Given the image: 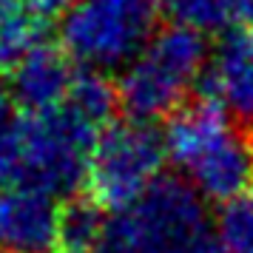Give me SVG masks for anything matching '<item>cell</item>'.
<instances>
[{
    "label": "cell",
    "instance_id": "1",
    "mask_svg": "<svg viewBox=\"0 0 253 253\" xmlns=\"http://www.w3.org/2000/svg\"><path fill=\"white\" fill-rule=\"evenodd\" d=\"M162 139L168 160L202 199L225 205L253 188V145L211 97L168 117Z\"/></svg>",
    "mask_w": 253,
    "mask_h": 253
},
{
    "label": "cell",
    "instance_id": "2",
    "mask_svg": "<svg viewBox=\"0 0 253 253\" xmlns=\"http://www.w3.org/2000/svg\"><path fill=\"white\" fill-rule=\"evenodd\" d=\"M208 63L205 35L168 26L154 35L137 60H131L117 85V97L131 120L151 123L182 108L185 94L202 77Z\"/></svg>",
    "mask_w": 253,
    "mask_h": 253
},
{
    "label": "cell",
    "instance_id": "3",
    "mask_svg": "<svg viewBox=\"0 0 253 253\" xmlns=\"http://www.w3.org/2000/svg\"><path fill=\"white\" fill-rule=\"evenodd\" d=\"M154 0H80L60 20V40L85 71L126 69L154 40Z\"/></svg>",
    "mask_w": 253,
    "mask_h": 253
},
{
    "label": "cell",
    "instance_id": "4",
    "mask_svg": "<svg viewBox=\"0 0 253 253\" xmlns=\"http://www.w3.org/2000/svg\"><path fill=\"white\" fill-rule=\"evenodd\" d=\"M100 134V128L85 123L69 105L46 114H29L17 185L37 188L48 196L77 191V185L88 179V162Z\"/></svg>",
    "mask_w": 253,
    "mask_h": 253
},
{
    "label": "cell",
    "instance_id": "5",
    "mask_svg": "<svg viewBox=\"0 0 253 253\" xmlns=\"http://www.w3.org/2000/svg\"><path fill=\"white\" fill-rule=\"evenodd\" d=\"M165 139L151 123L123 120L97 137L88 162V188L94 202L111 211H128L151 185L162 179Z\"/></svg>",
    "mask_w": 253,
    "mask_h": 253
},
{
    "label": "cell",
    "instance_id": "6",
    "mask_svg": "<svg viewBox=\"0 0 253 253\" xmlns=\"http://www.w3.org/2000/svg\"><path fill=\"white\" fill-rule=\"evenodd\" d=\"M139 253H208L205 202L182 179L162 176L126 211Z\"/></svg>",
    "mask_w": 253,
    "mask_h": 253
},
{
    "label": "cell",
    "instance_id": "7",
    "mask_svg": "<svg viewBox=\"0 0 253 253\" xmlns=\"http://www.w3.org/2000/svg\"><path fill=\"white\" fill-rule=\"evenodd\" d=\"M60 213L54 196L37 188H0V253H54Z\"/></svg>",
    "mask_w": 253,
    "mask_h": 253
},
{
    "label": "cell",
    "instance_id": "8",
    "mask_svg": "<svg viewBox=\"0 0 253 253\" xmlns=\"http://www.w3.org/2000/svg\"><path fill=\"white\" fill-rule=\"evenodd\" d=\"M208 97L228 114L253 120V35L230 32L213 51L208 69Z\"/></svg>",
    "mask_w": 253,
    "mask_h": 253
},
{
    "label": "cell",
    "instance_id": "9",
    "mask_svg": "<svg viewBox=\"0 0 253 253\" xmlns=\"http://www.w3.org/2000/svg\"><path fill=\"white\" fill-rule=\"evenodd\" d=\"M69 57L54 46H40L12 71V97L29 114H46L66 105L74 85Z\"/></svg>",
    "mask_w": 253,
    "mask_h": 253
},
{
    "label": "cell",
    "instance_id": "10",
    "mask_svg": "<svg viewBox=\"0 0 253 253\" xmlns=\"http://www.w3.org/2000/svg\"><path fill=\"white\" fill-rule=\"evenodd\" d=\"M46 14L32 3H0V74H12L32 51L46 46Z\"/></svg>",
    "mask_w": 253,
    "mask_h": 253
},
{
    "label": "cell",
    "instance_id": "11",
    "mask_svg": "<svg viewBox=\"0 0 253 253\" xmlns=\"http://www.w3.org/2000/svg\"><path fill=\"white\" fill-rule=\"evenodd\" d=\"M173 26L194 29L199 35H213L228 29L239 17V0H154Z\"/></svg>",
    "mask_w": 253,
    "mask_h": 253
},
{
    "label": "cell",
    "instance_id": "12",
    "mask_svg": "<svg viewBox=\"0 0 253 253\" xmlns=\"http://www.w3.org/2000/svg\"><path fill=\"white\" fill-rule=\"evenodd\" d=\"M108 219L94 199H74L60 213L57 248L54 253H94Z\"/></svg>",
    "mask_w": 253,
    "mask_h": 253
},
{
    "label": "cell",
    "instance_id": "13",
    "mask_svg": "<svg viewBox=\"0 0 253 253\" xmlns=\"http://www.w3.org/2000/svg\"><path fill=\"white\" fill-rule=\"evenodd\" d=\"M117 100H120L117 88L105 80L100 71H80L74 77V85H71V94L66 100V105L71 111H77L85 123H91L94 128L105 131L108 120L114 114Z\"/></svg>",
    "mask_w": 253,
    "mask_h": 253
},
{
    "label": "cell",
    "instance_id": "14",
    "mask_svg": "<svg viewBox=\"0 0 253 253\" xmlns=\"http://www.w3.org/2000/svg\"><path fill=\"white\" fill-rule=\"evenodd\" d=\"M213 242L222 253H253V188L219 208Z\"/></svg>",
    "mask_w": 253,
    "mask_h": 253
},
{
    "label": "cell",
    "instance_id": "15",
    "mask_svg": "<svg viewBox=\"0 0 253 253\" xmlns=\"http://www.w3.org/2000/svg\"><path fill=\"white\" fill-rule=\"evenodd\" d=\"M23 126L26 117L9 88L0 85V185L20 182V157H23Z\"/></svg>",
    "mask_w": 253,
    "mask_h": 253
},
{
    "label": "cell",
    "instance_id": "16",
    "mask_svg": "<svg viewBox=\"0 0 253 253\" xmlns=\"http://www.w3.org/2000/svg\"><path fill=\"white\" fill-rule=\"evenodd\" d=\"M94 253H139V245L134 239V230H131V222H128L126 211H120L105 222L103 236L97 242Z\"/></svg>",
    "mask_w": 253,
    "mask_h": 253
},
{
    "label": "cell",
    "instance_id": "17",
    "mask_svg": "<svg viewBox=\"0 0 253 253\" xmlns=\"http://www.w3.org/2000/svg\"><path fill=\"white\" fill-rule=\"evenodd\" d=\"M40 14H66L71 6H77L80 0H29Z\"/></svg>",
    "mask_w": 253,
    "mask_h": 253
},
{
    "label": "cell",
    "instance_id": "18",
    "mask_svg": "<svg viewBox=\"0 0 253 253\" xmlns=\"http://www.w3.org/2000/svg\"><path fill=\"white\" fill-rule=\"evenodd\" d=\"M236 20H242L245 32L253 35V0H239V17Z\"/></svg>",
    "mask_w": 253,
    "mask_h": 253
},
{
    "label": "cell",
    "instance_id": "19",
    "mask_svg": "<svg viewBox=\"0 0 253 253\" xmlns=\"http://www.w3.org/2000/svg\"><path fill=\"white\" fill-rule=\"evenodd\" d=\"M208 253H222V251H219L216 245H213V248H211V251H208Z\"/></svg>",
    "mask_w": 253,
    "mask_h": 253
},
{
    "label": "cell",
    "instance_id": "20",
    "mask_svg": "<svg viewBox=\"0 0 253 253\" xmlns=\"http://www.w3.org/2000/svg\"><path fill=\"white\" fill-rule=\"evenodd\" d=\"M0 3H6V0H0Z\"/></svg>",
    "mask_w": 253,
    "mask_h": 253
}]
</instances>
